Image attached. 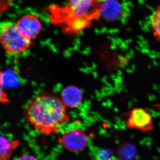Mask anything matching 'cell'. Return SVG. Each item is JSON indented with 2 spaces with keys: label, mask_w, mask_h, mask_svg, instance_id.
<instances>
[{
  "label": "cell",
  "mask_w": 160,
  "mask_h": 160,
  "mask_svg": "<svg viewBox=\"0 0 160 160\" xmlns=\"http://www.w3.org/2000/svg\"><path fill=\"white\" fill-rule=\"evenodd\" d=\"M66 106L53 93L42 92L29 100L24 109L29 125L45 135L58 133L60 127L70 122Z\"/></svg>",
  "instance_id": "1"
},
{
  "label": "cell",
  "mask_w": 160,
  "mask_h": 160,
  "mask_svg": "<svg viewBox=\"0 0 160 160\" xmlns=\"http://www.w3.org/2000/svg\"><path fill=\"white\" fill-rule=\"evenodd\" d=\"M104 0H69L63 6L51 5L47 10L52 24L69 35L82 33L101 18Z\"/></svg>",
  "instance_id": "2"
},
{
  "label": "cell",
  "mask_w": 160,
  "mask_h": 160,
  "mask_svg": "<svg viewBox=\"0 0 160 160\" xmlns=\"http://www.w3.org/2000/svg\"><path fill=\"white\" fill-rule=\"evenodd\" d=\"M32 41L21 34L16 23L0 22V44L7 54L18 56L22 54L31 47Z\"/></svg>",
  "instance_id": "3"
},
{
  "label": "cell",
  "mask_w": 160,
  "mask_h": 160,
  "mask_svg": "<svg viewBox=\"0 0 160 160\" xmlns=\"http://www.w3.org/2000/svg\"><path fill=\"white\" fill-rule=\"evenodd\" d=\"M125 126L127 128L142 132L152 131L153 121L150 112L146 109L134 108L126 114Z\"/></svg>",
  "instance_id": "4"
},
{
  "label": "cell",
  "mask_w": 160,
  "mask_h": 160,
  "mask_svg": "<svg viewBox=\"0 0 160 160\" xmlns=\"http://www.w3.org/2000/svg\"><path fill=\"white\" fill-rule=\"evenodd\" d=\"M59 140L65 149L72 152L83 150L88 143V138L85 132L76 128L65 132Z\"/></svg>",
  "instance_id": "5"
},
{
  "label": "cell",
  "mask_w": 160,
  "mask_h": 160,
  "mask_svg": "<svg viewBox=\"0 0 160 160\" xmlns=\"http://www.w3.org/2000/svg\"><path fill=\"white\" fill-rule=\"evenodd\" d=\"M16 24L21 34L31 41L37 36L42 29L40 20L33 15L24 16Z\"/></svg>",
  "instance_id": "6"
},
{
  "label": "cell",
  "mask_w": 160,
  "mask_h": 160,
  "mask_svg": "<svg viewBox=\"0 0 160 160\" xmlns=\"http://www.w3.org/2000/svg\"><path fill=\"white\" fill-rule=\"evenodd\" d=\"M123 8L117 0H104L101 8V18L106 22H114L123 14Z\"/></svg>",
  "instance_id": "7"
},
{
  "label": "cell",
  "mask_w": 160,
  "mask_h": 160,
  "mask_svg": "<svg viewBox=\"0 0 160 160\" xmlns=\"http://www.w3.org/2000/svg\"><path fill=\"white\" fill-rule=\"evenodd\" d=\"M60 98L66 107L73 109L81 105L83 95L82 91L77 86H69L63 89Z\"/></svg>",
  "instance_id": "8"
},
{
  "label": "cell",
  "mask_w": 160,
  "mask_h": 160,
  "mask_svg": "<svg viewBox=\"0 0 160 160\" xmlns=\"http://www.w3.org/2000/svg\"><path fill=\"white\" fill-rule=\"evenodd\" d=\"M18 141H11L0 135V160H8L11 156L12 150L18 146Z\"/></svg>",
  "instance_id": "9"
},
{
  "label": "cell",
  "mask_w": 160,
  "mask_h": 160,
  "mask_svg": "<svg viewBox=\"0 0 160 160\" xmlns=\"http://www.w3.org/2000/svg\"><path fill=\"white\" fill-rule=\"evenodd\" d=\"M90 155L93 160H118L111 150L105 148L94 147L91 149Z\"/></svg>",
  "instance_id": "10"
},
{
  "label": "cell",
  "mask_w": 160,
  "mask_h": 160,
  "mask_svg": "<svg viewBox=\"0 0 160 160\" xmlns=\"http://www.w3.org/2000/svg\"><path fill=\"white\" fill-rule=\"evenodd\" d=\"M150 26L153 37L157 41L160 42V5L152 14Z\"/></svg>",
  "instance_id": "11"
},
{
  "label": "cell",
  "mask_w": 160,
  "mask_h": 160,
  "mask_svg": "<svg viewBox=\"0 0 160 160\" xmlns=\"http://www.w3.org/2000/svg\"><path fill=\"white\" fill-rule=\"evenodd\" d=\"M4 72L0 70V103L7 104L10 103V99L5 89L4 84Z\"/></svg>",
  "instance_id": "12"
},
{
  "label": "cell",
  "mask_w": 160,
  "mask_h": 160,
  "mask_svg": "<svg viewBox=\"0 0 160 160\" xmlns=\"http://www.w3.org/2000/svg\"><path fill=\"white\" fill-rule=\"evenodd\" d=\"M120 153L121 156L124 158V160H131L135 154V150L133 146L127 144L123 147Z\"/></svg>",
  "instance_id": "13"
},
{
  "label": "cell",
  "mask_w": 160,
  "mask_h": 160,
  "mask_svg": "<svg viewBox=\"0 0 160 160\" xmlns=\"http://www.w3.org/2000/svg\"><path fill=\"white\" fill-rule=\"evenodd\" d=\"M10 4L11 3L4 1V0H0V15Z\"/></svg>",
  "instance_id": "14"
},
{
  "label": "cell",
  "mask_w": 160,
  "mask_h": 160,
  "mask_svg": "<svg viewBox=\"0 0 160 160\" xmlns=\"http://www.w3.org/2000/svg\"><path fill=\"white\" fill-rule=\"evenodd\" d=\"M18 160H38L34 157L29 155H26L20 158Z\"/></svg>",
  "instance_id": "15"
},
{
  "label": "cell",
  "mask_w": 160,
  "mask_h": 160,
  "mask_svg": "<svg viewBox=\"0 0 160 160\" xmlns=\"http://www.w3.org/2000/svg\"><path fill=\"white\" fill-rule=\"evenodd\" d=\"M4 1H6V2H11V0H4Z\"/></svg>",
  "instance_id": "16"
}]
</instances>
